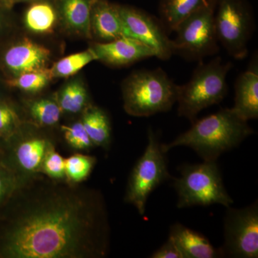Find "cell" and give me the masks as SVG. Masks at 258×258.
Here are the masks:
<instances>
[{"mask_svg":"<svg viewBox=\"0 0 258 258\" xmlns=\"http://www.w3.org/2000/svg\"><path fill=\"white\" fill-rule=\"evenodd\" d=\"M230 62L217 57L210 62L199 64L188 83L178 86L177 112L193 123L203 109L218 104L228 92L227 74Z\"/></svg>","mask_w":258,"mask_h":258,"instance_id":"cell-4","label":"cell"},{"mask_svg":"<svg viewBox=\"0 0 258 258\" xmlns=\"http://www.w3.org/2000/svg\"><path fill=\"white\" fill-rule=\"evenodd\" d=\"M122 95L128 114L149 117L170 111L177 101L178 85L163 69L140 70L123 81Z\"/></svg>","mask_w":258,"mask_h":258,"instance_id":"cell-3","label":"cell"},{"mask_svg":"<svg viewBox=\"0 0 258 258\" xmlns=\"http://www.w3.org/2000/svg\"><path fill=\"white\" fill-rule=\"evenodd\" d=\"M15 180L14 176L3 168L0 167V205L10 198L14 191Z\"/></svg>","mask_w":258,"mask_h":258,"instance_id":"cell-30","label":"cell"},{"mask_svg":"<svg viewBox=\"0 0 258 258\" xmlns=\"http://www.w3.org/2000/svg\"><path fill=\"white\" fill-rule=\"evenodd\" d=\"M41 167L45 174L50 179H60L66 176L64 159L56 152L50 144L45 153Z\"/></svg>","mask_w":258,"mask_h":258,"instance_id":"cell-27","label":"cell"},{"mask_svg":"<svg viewBox=\"0 0 258 258\" xmlns=\"http://www.w3.org/2000/svg\"><path fill=\"white\" fill-rule=\"evenodd\" d=\"M179 177L173 178L177 193V208L221 205L229 208L234 200L224 185L217 161H204L201 164H183Z\"/></svg>","mask_w":258,"mask_h":258,"instance_id":"cell-5","label":"cell"},{"mask_svg":"<svg viewBox=\"0 0 258 258\" xmlns=\"http://www.w3.org/2000/svg\"><path fill=\"white\" fill-rule=\"evenodd\" d=\"M95 60H98V57L90 47L88 50L62 57L54 63L50 71L52 78L67 79L77 74L85 66Z\"/></svg>","mask_w":258,"mask_h":258,"instance_id":"cell-22","label":"cell"},{"mask_svg":"<svg viewBox=\"0 0 258 258\" xmlns=\"http://www.w3.org/2000/svg\"><path fill=\"white\" fill-rule=\"evenodd\" d=\"M254 133L247 120L232 108H222L213 114L196 119L191 128L169 144H162L166 153L172 148H191L204 161H214L223 153L238 147Z\"/></svg>","mask_w":258,"mask_h":258,"instance_id":"cell-2","label":"cell"},{"mask_svg":"<svg viewBox=\"0 0 258 258\" xmlns=\"http://www.w3.org/2000/svg\"><path fill=\"white\" fill-rule=\"evenodd\" d=\"M93 144L107 147L111 142V127L106 112L96 106L85 109L81 120Z\"/></svg>","mask_w":258,"mask_h":258,"instance_id":"cell-19","label":"cell"},{"mask_svg":"<svg viewBox=\"0 0 258 258\" xmlns=\"http://www.w3.org/2000/svg\"><path fill=\"white\" fill-rule=\"evenodd\" d=\"M52 79L50 69H46L14 76L7 81V84L25 92L37 93L46 87Z\"/></svg>","mask_w":258,"mask_h":258,"instance_id":"cell-23","label":"cell"},{"mask_svg":"<svg viewBox=\"0 0 258 258\" xmlns=\"http://www.w3.org/2000/svg\"><path fill=\"white\" fill-rule=\"evenodd\" d=\"M23 20L25 28L32 33L48 35L55 30L58 17L53 3L40 1L30 3Z\"/></svg>","mask_w":258,"mask_h":258,"instance_id":"cell-17","label":"cell"},{"mask_svg":"<svg viewBox=\"0 0 258 258\" xmlns=\"http://www.w3.org/2000/svg\"><path fill=\"white\" fill-rule=\"evenodd\" d=\"M166 154L159 136L149 128L147 147L132 171L125 195V201L136 207L141 215L145 213L149 195L171 178Z\"/></svg>","mask_w":258,"mask_h":258,"instance_id":"cell-6","label":"cell"},{"mask_svg":"<svg viewBox=\"0 0 258 258\" xmlns=\"http://www.w3.org/2000/svg\"><path fill=\"white\" fill-rule=\"evenodd\" d=\"M235 104L232 109L248 121L258 118L257 66L242 73L236 80Z\"/></svg>","mask_w":258,"mask_h":258,"instance_id":"cell-16","label":"cell"},{"mask_svg":"<svg viewBox=\"0 0 258 258\" xmlns=\"http://www.w3.org/2000/svg\"><path fill=\"white\" fill-rule=\"evenodd\" d=\"M212 1L213 0H161L159 20L169 35L183 20Z\"/></svg>","mask_w":258,"mask_h":258,"instance_id":"cell-18","label":"cell"},{"mask_svg":"<svg viewBox=\"0 0 258 258\" xmlns=\"http://www.w3.org/2000/svg\"><path fill=\"white\" fill-rule=\"evenodd\" d=\"M223 257H258L257 201L242 209L227 208L224 219Z\"/></svg>","mask_w":258,"mask_h":258,"instance_id":"cell-9","label":"cell"},{"mask_svg":"<svg viewBox=\"0 0 258 258\" xmlns=\"http://www.w3.org/2000/svg\"><path fill=\"white\" fill-rule=\"evenodd\" d=\"M62 130L64 132V139L74 149L84 150L89 149L93 144L82 122H77L71 125H63Z\"/></svg>","mask_w":258,"mask_h":258,"instance_id":"cell-26","label":"cell"},{"mask_svg":"<svg viewBox=\"0 0 258 258\" xmlns=\"http://www.w3.org/2000/svg\"><path fill=\"white\" fill-rule=\"evenodd\" d=\"M118 7L123 35L145 44L160 60H169L174 55L172 42L160 20L133 7Z\"/></svg>","mask_w":258,"mask_h":258,"instance_id":"cell-10","label":"cell"},{"mask_svg":"<svg viewBox=\"0 0 258 258\" xmlns=\"http://www.w3.org/2000/svg\"><path fill=\"white\" fill-rule=\"evenodd\" d=\"M91 48L96 54L98 60L112 67H124L155 57L150 47L129 37H121L110 42H95Z\"/></svg>","mask_w":258,"mask_h":258,"instance_id":"cell-11","label":"cell"},{"mask_svg":"<svg viewBox=\"0 0 258 258\" xmlns=\"http://www.w3.org/2000/svg\"><path fill=\"white\" fill-rule=\"evenodd\" d=\"M88 91L84 83L80 80L74 79L60 90L57 96V103L62 111L77 113L87 106Z\"/></svg>","mask_w":258,"mask_h":258,"instance_id":"cell-21","label":"cell"},{"mask_svg":"<svg viewBox=\"0 0 258 258\" xmlns=\"http://www.w3.org/2000/svg\"><path fill=\"white\" fill-rule=\"evenodd\" d=\"M50 51L46 47L24 38L8 47L3 55L5 69L14 76L47 69Z\"/></svg>","mask_w":258,"mask_h":258,"instance_id":"cell-12","label":"cell"},{"mask_svg":"<svg viewBox=\"0 0 258 258\" xmlns=\"http://www.w3.org/2000/svg\"><path fill=\"white\" fill-rule=\"evenodd\" d=\"M169 237L177 244L184 258L224 257L221 249L215 248L205 235L182 224L171 225Z\"/></svg>","mask_w":258,"mask_h":258,"instance_id":"cell-15","label":"cell"},{"mask_svg":"<svg viewBox=\"0 0 258 258\" xmlns=\"http://www.w3.org/2000/svg\"><path fill=\"white\" fill-rule=\"evenodd\" d=\"M6 10L0 8V30H1L2 27H3V23H4V12L6 11Z\"/></svg>","mask_w":258,"mask_h":258,"instance_id":"cell-32","label":"cell"},{"mask_svg":"<svg viewBox=\"0 0 258 258\" xmlns=\"http://www.w3.org/2000/svg\"><path fill=\"white\" fill-rule=\"evenodd\" d=\"M18 117L8 105L0 103V134L10 132L16 124Z\"/></svg>","mask_w":258,"mask_h":258,"instance_id":"cell-29","label":"cell"},{"mask_svg":"<svg viewBox=\"0 0 258 258\" xmlns=\"http://www.w3.org/2000/svg\"><path fill=\"white\" fill-rule=\"evenodd\" d=\"M214 22L219 43L236 60L245 58L254 23L243 0H216Z\"/></svg>","mask_w":258,"mask_h":258,"instance_id":"cell-8","label":"cell"},{"mask_svg":"<svg viewBox=\"0 0 258 258\" xmlns=\"http://www.w3.org/2000/svg\"><path fill=\"white\" fill-rule=\"evenodd\" d=\"M152 258H184L177 244L169 237L166 242L151 254Z\"/></svg>","mask_w":258,"mask_h":258,"instance_id":"cell-28","label":"cell"},{"mask_svg":"<svg viewBox=\"0 0 258 258\" xmlns=\"http://www.w3.org/2000/svg\"><path fill=\"white\" fill-rule=\"evenodd\" d=\"M95 0H54L58 21L71 33L92 38L90 18Z\"/></svg>","mask_w":258,"mask_h":258,"instance_id":"cell-14","label":"cell"},{"mask_svg":"<svg viewBox=\"0 0 258 258\" xmlns=\"http://www.w3.org/2000/svg\"><path fill=\"white\" fill-rule=\"evenodd\" d=\"M15 4V0H0V8L7 10L11 9Z\"/></svg>","mask_w":258,"mask_h":258,"instance_id":"cell-31","label":"cell"},{"mask_svg":"<svg viewBox=\"0 0 258 258\" xmlns=\"http://www.w3.org/2000/svg\"><path fill=\"white\" fill-rule=\"evenodd\" d=\"M50 144L40 137L27 139L16 149L17 161L24 170L36 171L41 167L42 161Z\"/></svg>","mask_w":258,"mask_h":258,"instance_id":"cell-20","label":"cell"},{"mask_svg":"<svg viewBox=\"0 0 258 258\" xmlns=\"http://www.w3.org/2000/svg\"><path fill=\"white\" fill-rule=\"evenodd\" d=\"M91 37L98 42L112 41L123 37V27L118 5L106 0H95L90 18Z\"/></svg>","mask_w":258,"mask_h":258,"instance_id":"cell-13","label":"cell"},{"mask_svg":"<svg viewBox=\"0 0 258 258\" xmlns=\"http://www.w3.org/2000/svg\"><path fill=\"white\" fill-rule=\"evenodd\" d=\"M40 1H51V0H15V4L16 3H35V2H40Z\"/></svg>","mask_w":258,"mask_h":258,"instance_id":"cell-33","label":"cell"},{"mask_svg":"<svg viewBox=\"0 0 258 258\" xmlns=\"http://www.w3.org/2000/svg\"><path fill=\"white\" fill-rule=\"evenodd\" d=\"M94 164V158L83 154H74L64 159L66 176L74 182L82 181L89 175Z\"/></svg>","mask_w":258,"mask_h":258,"instance_id":"cell-25","label":"cell"},{"mask_svg":"<svg viewBox=\"0 0 258 258\" xmlns=\"http://www.w3.org/2000/svg\"><path fill=\"white\" fill-rule=\"evenodd\" d=\"M15 211L0 239L7 258H100L109 251L110 230L101 194L48 180L18 190Z\"/></svg>","mask_w":258,"mask_h":258,"instance_id":"cell-1","label":"cell"},{"mask_svg":"<svg viewBox=\"0 0 258 258\" xmlns=\"http://www.w3.org/2000/svg\"><path fill=\"white\" fill-rule=\"evenodd\" d=\"M216 0L205 5L180 23L174 30L176 37L171 40L173 52L186 60L201 61L218 52V39L214 14Z\"/></svg>","mask_w":258,"mask_h":258,"instance_id":"cell-7","label":"cell"},{"mask_svg":"<svg viewBox=\"0 0 258 258\" xmlns=\"http://www.w3.org/2000/svg\"><path fill=\"white\" fill-rule=\"evenodd\" d=\"M30 113L38 124L51 126L58 123L62 110L55 100L41 98L32 102L30 106Z\"/></svg>","mask_w":258,"mask_h":258,"instance_id":"cell-24","label":"cell"}]
</instances>
